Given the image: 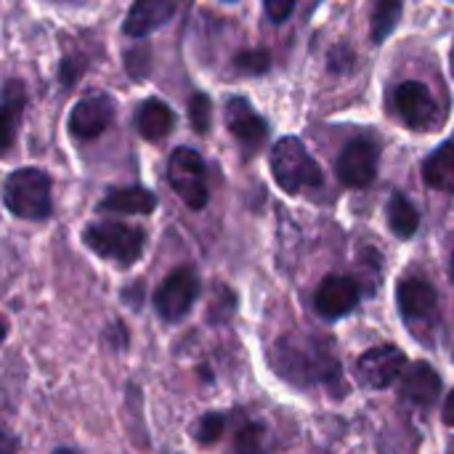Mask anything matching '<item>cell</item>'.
<instances>
[{"mask_svg":"<svg viewBox=\"0 0 454 454\" xmlns=\"http://www.w3.org/2000/svg\"><path fill=\"white\" fill-rule=\"evenodd\" d=\"M271 364L293 386H335L340 380L333 340L314 333L298 330L279 338L271 351Z\"/></svg>","mask_w":454,"mask_h":454,"instance_id":"6da1fadb","label":"cell"},{"mask_svg":"<svg viewBox=\"0 0 454 454\" xmlns=\"http://www.w3.org/2000/svg\"><path fill=\"white\" fill-rule=\"evenodd\" d=\"M5 207L24 221H43L51 215V176L40 168H21L5 178Z\"/></svg>","mask_w":454,"mask_h":454,"instance_id":"7a4b0ae2","label":"cell"},{"mask_svg":"<svg viewBox=\"0 0 454 454\" xmlns=\"http://www.w3.org/2000/svg\"><path fill=\"white\" fill-rule=\"evenodd\" d=\"M271 173L287 194H298L309 186L322 184V168L309 154L301 138L285 136L271 149Z\"/></svg>","mask_w":454,"mask_h":454,"instance_id":"3957f363","label":"cell"},{"mask_svg":"<svg viewBox=\"0 0 454 454\" xmlns=\"http://www.w3.org/2000/svg\"><path fill=\"white\" fill-rule=\"evenodd\" d=\"M85 245L109 261H117L120 266H130L141 258L146 234L138 226H128L120 221H96L82 231Z\"/></svg>","mask_w":454,"mask_h":454,"instance_id":"277c9868","label":"cell"},{"mask_svg":"<svg viewBox=\"0 0 454 454\" xmlns=\"http://www.w3.org/2000/svg\"><path fill=\"white\" fill-rule=\"evenodd\" d=\"M168 184L184 200L186 207L202 210L207 205V170L200 152L189 146H178L168 160Z\"/></svg>","mask_w":454,"mask_h":454,"instance_id":"5b68a950","label":"cell"},{"mask_svg":"<svg viewBox=\"0 0 454 454\" xmlns=\"http://www.w3.org/2000/svg\"><path fill=\"white\" fill-rule=\"evenodd\" d=\"M200 295V277L194 269L170 271L154 293V309L165 322H181Z\"/></svg>","mask_w":454,"mask_h":454,"instance_id":"8992f818","label":"cell"},{"mask_svg":"<svg viewBox=\"0 0 454 454\" xmlns=\"http://www.w3.org/2000/svg\"><path fill=\"white\" fill-rule=\"evenodd\" d=\"M114 112H117V104L109 93L104 90H96L85 98H80L72 112H69V133L80 141H93L98 138L114 120Z\"/></svg>","mask_w":454,"mask_h":454,"instance_id":"52a82bcc","label":"cell"},{"mask_svg":"<svg viewBox=\"0 0 454 454\" xmlns=\"http://www.w3.org/2000/svg\"><path fill=\"white\" fill-rule=\"evenodd\" d=\"M378 146L367 138H356L351 141L340 157H338V165H335V173L340 178V184L351 186V189H364L375 181L378 176Z\"/></svg>","mask_w":454,"mask_h":454,"instance_id":"ba28073f","label":"cell"},{"mask_svg":"<svg viewBox=\"0 0 454 454\" xmlns=\"http://www.w3.org/2000/svg\"><path fill=\"white\" fill-rule=\"evenodd\" d=\"M407 367V356L402 348L396 346H380V348H370L367 354H362V359L356 362V375L367 388H388L394 386V380L402 378Z\"/></svg>","mask_w":454,"mask_h":454,"instance_id":"9c48e42d","label":"cell"},{"mask_svg":"<svg viewBox=\"0 0 454 454\" xmlns=\"http://www.w3.org/2000/svg\"><path fill=\"white\" fill-rule=\"evenodd\" d=\"M394 104H396L399 117L415 130H431L439 125L436 101L423 82H415V80L402 82L394 93Z\"/></svg>","mask_w":454,"mask_h":454,"instance_id":"30bf717a","label":"cell"},{"mask_svg":"<svg viewBox=\"0 0 454 454\" xmlns=\"http://www.w3.org/2000/svg\"><path fill=\"white\" fill-rule=\"evenodd\" d=\"M226 125H229L231 136L239 141L245 154L258 152L261 144L266 141V133H269L266 120L250 106L247 98H231L226 104Z\"/></svg>","mask_w":454,"mask_h":454,"instance_id":"8fae6325","label":"cell"},{"mask_svg":"<svg viewBox=\"0 0 454 454\" xmlns=\"http://www.w3.org/2000/svg\"><path fill=\"white\" fill-rule=\"evenodd\" d=\"M356 303H359V285L351 277H327L314 298V306L325 319L346 317L356 309Z\"/></svg>","mask_w":454,"mask_h":454,"instance_id":"7c38bea8","label":"cell"},{"mask_svg":"<svg viewBox=\"0 0 454 454\" xmlns=\"http://www.w3.org/2000/svg\"><path fill=\"white\" fill-rule=\"evenodd\" d=\"M176 8L178 0H133L122 21V32L128 37H146L162 24H168L176 16Z\"/></svg>","mask_w":454,"mask_h":454,"instance_id":"4fadbf2b","label":"cell"},{"mask_svg":"<svg viewBox=\"0 0 454 454\" xmlns=\"http://www.w3.org/2000/svg\"><path fill=\"white\" fill-rule=\"evenodd\" d=\"M396 301H399V309L402 314L410 319V322H418V319H428L434 311H436V290L428 279L423 277H404L396 287Z\"/></svg>","mask_w":454,"mask_h":454,"instance_id":"5bb4252c","label":"cell"},{"mask_svg":"<svg viewBox=\"0 0 454 454\" xmlns=\"http://www.w3.org/2000/svg\"><path fill=\"white\" fill-rule=\"evenodd\" d=\"M24 106H27L24 85L19 80H11L3 88V98H0V154L13 146L21 117H24Z\"/></svg>","mask_w":454,"mask_h":454,"instance_id":"9a60e30c","label":"cell"},{"mask_svg":"<svg viewBox=\"0 0 454 454\" xmlns=\"http://www.w3.org/2000/svg\"><path fill=\"white\" fill-rule=\"evenodd\" d=\"M106 213H120V215H149L157 207V197L149 189L141 186H125V189H112L98 205Z\"/></svg>","mask_w":454,"mask_h":454,"instance_id":"2e32d148","label":"cell"},{"mask_svg":"<svg viewBox=\"0 0 454 454\" xmlns=\"http://www.w3.org/2000/svg\"><path fill=\"white\" fill-rule=\"evenodd\" d=\"M439 391H442V380L431 370V364L418 362L412 370H407L404 383H402V396L407 402H412L418 407H431L439 399Z\"/></svg>","mask_w":454,"mask_h":454,"instance_id":"e0dca14e","label":"cell"},{"mask_svg":"<svg viewBox=\"0 0 454 454\" xmlns=\"http://www.w3.org/2000/svg\"><path fill=\"white\" fill-rule=\"evenodd\" d=\"M136 128H138L141 138H146V141H162L176 128V112L165 101L149 98V101H144L138 106Z\"/></svg>","mask_w":454,"mask_h":454,"instance_id":"ac0fdd59","label":"cell"},{"mask_svg":"<svg viewBox=\"0 0 454 454\" xmlns=\"http://www.w3.org/2000/svg\"><path fill=\"white\" fill-rule=\"evenodd\" d=\"M423 178L431 189L454 194V141L442 144L423 162Z\"/></svg>","mask_w":454,"mask_h":454,"instance_id":"d6986e66","label":"cell"},{"mask_svg":"<svg viewBox=\"0 0 454 454\" xmlns=\"http://www.w3.org/2000/svg\"><path fill=\"white\" fill-rule=\"evenodd\" d=\"M388 223H391L394 234L402 237V239H410L420 226L418 210L410 205V200L402 192L391 194V200H388Z\"/></svg>","mask_w":454,"mask_h":454,"instance_id":"ffe728a7","label":"cell"},{"mask_svg":"<svg viewBox=\"0 0 454 454\" xmlns=\"http://www.w3.org/2000/svg\"><path fill=\"white\" fill-rule=\"evenodd\" d=\"M399 16H402V0H378L372 11V37L383 43L399 24Z\"/></svg>","mask_w":454,"mask_h":454,"instance_id":"44dd1931","label":"cell"},{"mask_svg":"<svg viewBox=\"0 0 454 454\" xmlns=\"http://www.w3.org/2000/svg\"><path fill=\"white\" fill-rule=\"evenodd\" d=\"M210 114H213V104L205 93H194L192 101H189V120H192V128L205 136L210 130Z\"/></svg>","mask_w":454,"mask_h":454,"instance_id":"7402d4cb","label":"cell"},{"mask_svg":"<svg viewBox=\"0 0 454 454\" xmlns=\"http://www.w3.org/2000/svg\"><path fill=\"white\" fill-rule=\"evenodd\" d=\"M269 64H271V56H269V51H263V48L242 51V53H237V59H234V67H237L239 72H245V74H263V72L269 69Z\"/></svg>","mask_w":454,"mask_h":454,"instance_id":"603a6c76","label":"cell"},{"mask_svg":"<svg viewBox=\"0 0 454 454\" xmlns=\"http://www.w3.org/2000/svg\"><path fill=\"white\" fill-rule=\"evenodd\" d=\"M223 426H226V420H223L221 415L210 412V415L200 418V423L194 426V439H197L200 444H213V442H218V439H221Z\"/></svg>","mask_w":454,"mask_h":454,"instance_id":"cb8c5ba5","label":"cell"},{"mask_svg":"<svg viewBox=\"0 0 454 454\" xmlns=\"http://www.w3.org/2000/svg\"><path fill=\"white\" fill-rule=\"evenodd\" d=\"M261 436H263V428L261 426L242 428L239 436H237V450L239 452H255V450H261Z\"/></svg>","mask_w":454,"mask_h":454,"instance_id":"d4e9b609","label":"cell"},{"mask_svg":"<svg viewBox=\"0 0 454 454\" xmlns=\"http://www.w3.org/2000/svg\"><path fill=\"white\" fill-rule=\"evenodd\" d=\"M263 5H266V13H269L274 21H285V19L293 13L295 0H263Z\"/></svg>","mask_w":454,"mask_h":454,"instance_id":"484cf974","label":"cell"},{"mask_svg":"<svg viewBox=\"0 0 454 454\" xmlns=\"http://www.w3.org/2000/svg\"><path fill=\"white\" fill-rule=\"evenodd\" d=\"M21 444H19V439H13L11 434H5V431H0V454H8V452H16Z\"/></svg>","mask_w":454,"mask_h":454,"instance_id":"4316f807","label":"cell"},{"mask_svg":"<svg viewBox=\"0 0 454 454\" xmlns=\"http://www.w3.org/2000/svg\"><path fill=\"white\" fill-rule=\"evenodd\" d=\"M444 423H447V426H452V428H454V391L450 394L447 404H444Z\"/></svg>","mask_w":454,"mask_h":454,"instance_id":"83f0119b","label":"cell"},{"mask_svg":"<svg viewBox=\"0 0 454 454\" xmlns=\"http://www.w3.org/2000/svg\"><path fill=\"white\" fill-rule=\"evenodd\" d=\"M5 335H8V322H5V317L0 314V343L5 340Z\"/></svg>","mask_w":454,"mask_h":454,"instance_id":"f1b7e54d","label":"cell"},{"mask_svg":"<svg viewBox=\"0 0 454 454\" xmlns=\"http://www.w3.org/2000/svg\"><path fill=\"white\" fill-rule=\"evenodd\" d=\"M452 277H454V253H452Z\"/></svg>","mask_w":454,"mask_h":454,"instance_id":"f546056e","label":"cell"},{"mask_svg":"<svg viewBox=\"0 0 454 454\" xmlns=\"http://www.w3.org/2000/svg\"><path fill=\"white\" fill-rule=\"evenodd\" d=\"M452 74H454V51H452Z\"/></svg>","mask_w":454,"mask_h":454,"instance_id":"4dcf8cb0","label":"cell"},{"mask_svg":"<svg viewBox=\"0 0 454 454\" xmlns=\"http://www.w3.org/2000/svg\"><path fill=\"white\" fill-rule=\"evenodd\" d=\"M226 3H234V0H226Z\"/></svg>","mask_w":454,"mask_h":454,"instance_id":"1f68e13d","label":"cell"}]
</instances>
